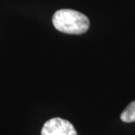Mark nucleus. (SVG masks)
I'll list each match as a JSON object with an SVG mask.
<instances>
[{
	"label": "nucleus",
	"instance_id": "nucleus-1",
	"mask_svg": "<svg viewBox=\"0 0 135 135\" xmlns=\"http://www.w3.org/2000/svg\"><path fill=\"white\" fill-rule=\"evenodd\" d=\"M53 25L61 33L83 34L90 26L89 18L84 14L71 9H61L53 16Z\"/></svg>",
	"mask_w": 135,
	"mask_h": 135
},
{
	"label": "nucleus",
	"instance_id": "nucleus-2",
	"mask_svg": "<svg viewBox=\"0 0 135 135\" xmlns=\"http://www.w3.org/2000/svg\"><path fill=\"white\" fill-rule=\"evenodd\" d=\"M41 135H77V132L69 120L54 118L44 124Z\"/></svg>",
	"mask_w": 135,
	"mask_h": 135
},
{
	"label": "nucleus",
	"instance_id": "nucleus-3",
	"mask_svg": "<svg viewBox=\"0 0 135 135\" xmlns=\"http://www.w3.org/2000/svg\"><path fill=\"white\" fill-rule=\"evenodd\" d=\"M120 118L125 123L135 122V101L130 103L120 115Z\"/></svg>",
	"mask_w": 135,
	"mask_h": 135
}]
</instances>
